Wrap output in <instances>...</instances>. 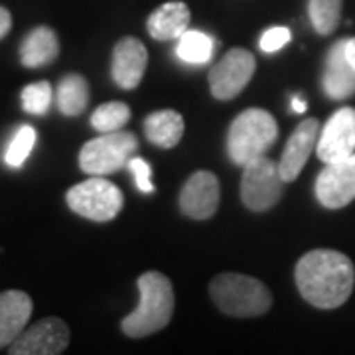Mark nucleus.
Here are the masks:
<instances>
[{"mask_svg":"<svg viewBox=\"0 0 355 355\" xmlns=\"http://www.w3.org/2000/svg\"><path fill=\"white\" fill-rule=\"evenodd\" d=\"M36 144V130L30 125H20L4 153V162L10 168H22Z\"/></svg>","mask_w":355,"mask_h":355,"instance_id":"b1692460","label":"nucleus"},{"mask_svg":"<svg viewBox=\"0 0 355 355\" xmlns=\"http://www.w3.org/2000/svg\"><path fill=\"white\" fill-rule=\"evenodd\" d=\"M65 202L77 216L97 223H105L121 214L125 198L123 191L113 182L105 180L103 176H91L85 182L69 188Z\"/></svg>","mask_w":355,"mask_h":355,"instance_id":"423d86ee","label":"nucleus"},{"mask_svg":"<svg viewBox=\"0 0 355 355\" xmlns=\"http://www.w3.org/2000/svg\"><path fill=\"white\" fill-rule=\"evenodd\" d=\"M144 135L160 148H174L184 137V116L172 111H156L144 119Z\"/></svg>","mask_w":355,"mask_h":355,"instance_id":"6ab92c4d","label":"nucleus"},{"mask_svg":"<svg viewBox=\"0 0 355 355\" xmlns=\"http://www.w3.org/2000/svg\"><path fill=\"white\" fill-rule=\"evenodd\" d=\"M294 279L308 304L334 310L352 296L355 268L347 254L334 249H314L298 261Z\"/></svg>","mask_w":355,"mask_h":355,"instance_id":"f257e3e1","label":"nucleus"},{"mask_svg":"<svg viewBox=\"0 0 355 355\" xmlns=\"http://www.w3.org/2000/svg\"><path fill=\"white\" fill-rule=\"evenodd\" d=\"M214 38L200 30H186L178 38L176 55L186 64H207L214 55Z\"/></svg>","mask_w":355,"mask_h":355,"instance_id":"412c9836","label":"nucleus"},{"mask_svg":"<svg viewBox=\"0 0 355 355\" xmlns=\"http://www.w3.org/2000/svg\"><path fill=\"white\" fill-rule=\"evenodd\" d=\"M282 178L279 172V162L265 156L254 158L243 166L241 200L251 211H268L282 198Z\"/></svg>","mask_w":355,"mask_h":355,"instance_id":"0eeeda50","label":"nucleus"},{"mask_svg":"<svg viewBox=\"0 0 355 355\" xmlns=\"http://www.w3.org/2000/svg\"><path fill=\"white\" fill-rule=\"evenodd\" d=\"M130 119V109L127 103L111 101L97 107L91 114V125L99 132H114L121 127H125Z\"/></svg>","mask_w":355,"mask_h":355,"instance_id":"5701e85b","label":"nucleus"},{"mask_svg":"<svg viewBox=\"0 0 355 355\" xmlns=\"http://www.w3.org/2000/svg\"><path fill=\"white\" fill-rule=\"evenodd\" d=\"M148 64V51L140 40L127 36L113 50L111 76L121 89H137L144 77Z\"/></svg>","mask_w":355,"mask_h":355,"instance_id":"4468645a","label":"nucleus"},{"mask_svg":"<svg viewBox=\"0 0 355 355\" xmlns=\"http://www.w3.org/2000/svg\"><path fill=\"white\" fill-rule=\"evenodd\" d=\"M128 170H130V174L135 178V182H137V188L140 191H144V193H150L154 191V184L153 180H150V174H153V170H150V164L144 160V158H139V156H132L130 160H128Z\"/></svg>","mask_w":355,"mask_h":355,"instance_id":"a878e982","label":"nucleus"},{"mask_svg":"<svg viewBox=\"0 0 355 355\" xmlns=\"http://www.w3.org/2000/svg\"><path fill=\"white\" fill-rule=\"evenodd\" d=\"M292 111H294V113H304L306 103L302 101V99H298V97H294V99H292Z\"/></svg>","mask_w":355,"mask_h":355,"instance_id":"c756f323","label":"nucleus"},{"mask_svg":"<svg viewBox=\"0 0 355 355\" xmlns=\"http://www.w3.org/2000/svg\"><path fill=\"white\" fill-rule=\"evenodd\" d=\"M191 12L188 4L184 2H166L160 8H156L146 22V30L150 38L158 42H170L180 38L188 26H190Z\"/></svg>","mask_w":355,"mask_h":355,"instance_id":"f3484780","label":"nucleus"},{"mask_svg":"<svg viewBox=\"0 0 355 355\" xmlns=\"http://www.w3.org/2000/svg\"><path fill=\"white\" fill-rule=\"evenodd\" d=\"M221 200L219 180L214 172L200 170L188 178L180 193V209L191 219H209L217 211Z\"/></svg>","mask_w":355,"mask_h":355,"instance_id":"f8f14e48","label":"nucleus"},{"mask_svg":"<svg viewBox=\"0 0 355 355\" xmlns=\"http://www.w3.org/2000/svg\"><path fill=\"white\" fill-rule=\"evenodd\" d=\"M288 42H291V30L282 28V26H275V28H268L261 36V50L265 53H272V51L284 48Z\"/></svg>","mask_w":355,"mask_h":355,"instance_id":"bb28decb","label":"nucleus"},{"mask_svg":"<svg viewBox=\"0 0 355 355\" xmlns=\"http://www.w3.org/2000/svg\"><path fill=\"white\" fill-rule=\"evenodd\" d=\"M10 28H12V14L8 8L0 6V40L10 32Z\"/></svg>","mask_w":355,"mask_h":355,"instance_id":"cd10ccee","label":"nucleus"},{"mask_svg":"<svg viewBox=\"0 0 355 355\" xmlns=\"http://www.w3.org/2000/svg\"><path fill=\"white\" fill-rule=\"evenodd\" d=\"M139 150V140L128 130L103 132L99 139L89 140L79 153V166L85 174L105 176L123 170Z\"/></svg>","mask_w":355,"mask_h":355,"instance_id":"39448f33","label":"nucleus"},{"mask_svg":"<svg viewBox=\"0 0 355 355\" xmlns=\"http://www.w3.org/2000/svg\"><path fill=\"white\" fill-rule=\"evenodd\" d=\"M60 55V42L50 26L34 28L20 44V62L24 67L38 69L50 65Z\"/></svg>","mask_w":355,"mask_h":355,"instance_id":"a211bd4d","label":"nucleus"},{"mask_svg":"<svg viewBox=\"0 0 355 355\" xmlns=\"http://www.w3.org/2000/svg\"><path fill=\"white\" fill-rule=\"evenodd\" d=\"M89 105V83L83 76L69 73L58 85V109L65 116L81 114Z\"/></svg>","mask_w":355,"mask_h":355,"instance_id":"aec40b11","label":"nucleus"},{"mask_svg":"<svg viewBox=\"0 0 355 355\" xmlns=\"http://www.w3.org/2000/svg\"><path fill=\"white\" fill-rule=\"evenodd\" d=\"M343 0H310L308 14L310 22L320 36H330L342 20Z\"/></svg>","mask_w":355,"mask_h":355,"instance_id":"4be33fe9","label":"nucleus"},{"mask_svg":"<svg viewBox=\"0 0 355 355\" xmlns=\"http://www.w3.org/2000/svg\"><path fill=\"white\" fill-rule=\"evenodd\" d=\"M320 137V123L316 119H306L294 128L291 139L286 142L279 162V172L282 182H294L300 176L302 168L308 162L310 154L314 153Z\"/></svg>","mask_w":355,"mask_h":355,"instance_id":"ddd939ff","label":"nucleus"},{"mask_svg":"<svg viewBox=\"0 0 355 355\" xmlns=\"http://www.w3.org/2000/svg\"><path fill=\"white\" fill-rule=\"evenodd\" d=\"M51 85L48 81H38V83H32V85H26L22 89V107H24L26 113L30 114H46L51 105Z\"/></svg>","mask_w":355,"mask_h":355,"instance_id":"393cba45","label":"nucleus"},{"mask_svg":"<svg viewBox=\"0 0 355 355\" xmlns=\"http://www.w3.org/2000/svg\"><path fill=\"white\" fill-rule=\"evenodd\" d=\"M345 42L347 40L336 42L326 58V69H324L322 83H324L326 95L334 101L347 99L355 93V69L345 55Z\"/></svg>","mask_w":355,"mask_h":355,"instance_id":"2eb2a0df","label":"nucleus"},{"mask_svg":"<svg viewBox=\"0 0 355 355\" xmlns=\"http://www.w3.org/2000/svg\"><path fill=\"white\" fill-rule=\"evenodd\" d=\"M316 198L328 209H340L355 200V153L326 164L318 174Z\"/></svg>","mask_w":355,"mask_h":355,"instance_id":"9d476101","label":"nucleus"},{"mask_svg":"<svg viewBox=\"0 0 355 355\" xmlns=\"http://www.w3.org/2000/svg\"><path fill=\"white\" fill-rule=\"evenodd\" d=\"M214 304L227 316L254 318L270 310L272 294L261 280L239 275L223 272L209 284Z\"/></svg>","mask_w":355,"mask_h":355,"instance_id":"7ed1b4c3","label":"nucleus"},{"mask_svg":"<svg viewBox=\"0 0 355 355\" xmlns=\"http://www.w3.org/2000/svg\"><path fill=\"white\" fill-rule=\"evenodd\" d=\"M279 139V125L265 109H247L231 123L227 135V153L237 166L249 164L265 156Z\"/></svg>","mask_w":355,"mask_h":355,"instance_id":"20e7f679","label":"nucleus"},{"mask_svg":"<svg viewBox=\"0 0 355 355\" xmlns=\"http://www.w3.org/2000/svg\"><path fill=\"white\" fill-rule=\"evenodd\" d=\"M32 298L22 291L0 294V347H6L26 330L32 316Z\"/></svg>","mask_w":355,"mask_h":355,"instance_id":"dca6fc26","label":"nucleus"},{"mask_svg":"<svg viewBox=\"0 0 355 355\" xmlns=\"http://www.w3.org/2000/svg\"><path fill=\"white\" fill-rule=\"evenodd\" d=\"M69 345V328L60 318H44L24 330L12 343V355H58Z\"/></svg>","mask_w":355,"mask_h":355,"instance_id":"1a4fd4ad","label":"nucleus"},{"mask_svg":"<svg viewBox=\"0 0 355 355\" xmlns=\"http://www.w3.org/2000/svg\"><path fill=\"white\" fill-rule=\"evenodd\" d=\"M345 55H347L349 64L354 65L355 69V38H349L345 42Z\"/></svg>","mask_w":355,"mask_h":355,"instance_id":"c85d7f7f","label":"nucleus"},{"mask_svg":"<svg viewBox=\"0 0 355 355\" xmlns=\"http://www.w3.org/2000/svg\"><path fill=\"white\" fill-rule=\"evenodd\" d=\"M318 158L324 164L342 160L355 153V109L343 107L331 114L326 127L320 130L316 144Z\"/></svg>","mask_w":355,"mask_h":355,"instance_id":"9b49d317","label":"nucleus"},{"mask_svg":"<svg viewBox=\"0 0 355 355\" xmlns=\"http://www.w3.org/2000/svg\"><path fill=\"white\" fill-rule=\"evenodd\" d=\"M254 55L249 50L235 48L227 51L219 64H216L209 71V89L211 95L219 101L235 99L254 73Z\"/></svg>","mask_w":355,"mask_h":355,"instance_id":"6e6552de","label":"nucleus"},{"mask_svg":"<svg viewBox=\"0 0 355 355\" xmlns=\"http://www.w3.org/2000/svg\"><path fill=\"white\" fill-rule=\"evenodd\" d=\"M140 300L137 310L123 318L121 330L128 338H146L166 328L174 314V288L168 277L148 270L139 279Z\"/></svg>","mask_w":355,"mask_h":355,"instance_id":"f03ea898","label":"nucleus"}]
</instances>
